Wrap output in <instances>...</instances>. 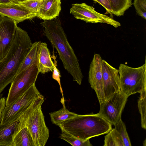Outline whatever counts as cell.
<instances>
[{
    "label": "cell",
    "instance_id": "6da1fadb",
    "mask_svg": "<svg viewBox=\"0 0 146 146\" xmlns=\"http://www.w3.org/2000/svg\"><path fill=\"white\" fill-rule=\"evenodd\" d=\"M40 24L44 29L45 36L58 52L64 68L73 77V81L81 85L83 76L78 60L68 41L60 20L57 17Z\"/></svg>",
    "mask_w": 146,
    "mask_h": 146
},
{
    "label": "cell",
    "instance_id": "7a4b0ae2",
    "mask_svg": "<svg viewBox=\"0 0 146 146\" xmlns=\"http://www.w3.org/2000/svg\"><path fill=\"white\" fill-rule=\"evenodd\" d=\"M32 44L27 32L17 26L13 42L5 56L0 61V94L16 75Z\"/></svg>",
    "mask_w": 146,
    "mask_h": 146
},
{
    "label": "cell",
    "instance_id": "3957f363",
    "mask_svg": "<svg viewBox=\"0 0 146 146\" xmlns=\"http://www.w3.org/2000/svg\"><path fill=\"white\" fill-rule=\"evenodd\" d=\"M112 125L98 113L78 114L58 126L61 130L85 140L107 134L112 129Z\"/></svg>",
    "mask_w": 146,
    "mask_h": 146
},
{
    "label": "cell",
    "instance_id": "277c9868",
    "mask_svg": "<svg viewBox=\"0 0 146 146\" xmlns=\"http://www.w3.org/2000/svg\"><path fill=\"white\" fill-rule=\"evenodd\" d=\"M44 101L42 95L35 99L19 117V122L13 134L26 127L33 139L34 146H44L49 137L41 106Z\"/></svg>",
    "mask_w": 146,
    "mask_h": 146
},
{
    "label": "cell",
    "instance_id": "5b68a950",
    "mask_svg": "<svg viewBox=\"0 0 146 146\" xmlns=\"http://www.w3.org/2000/svg\"><path fill=\"white\" fill-rule=\"evenodd\" d=\"M121 90L128 97L137 93H140L146 86V64L137 68L121 64L118 69Z\"/></svg>",
    "mask_w": 146,
    "mask_h": 146
},
{
    "label": "cell",
    "instance_id": "8992f818",
    "mask_svg": "<svg viewBox=\"0 0 146 146\" xmlns=\"http://www.w3.org/2000/svg\"><path fill=\"white\" fill-rule=\"evenodd\" d=\"M39 73L38 64H34L17 74L11 82L5 106L14 102L35 84Z\"/></svg>",
    "mask_w": 146,
    "mask_h": 146
},
{
    "label": "cell",
    "instance_id": "52a82bcc",
    "mask_svg": "<svg viewBox=\"0 0 146 146\" xmlns=\"http://www.w3.org/2000/svg\"><path fill=\"white\" fill-rule=\"evenodd\" d=\"M42 95L35 84H33L12 104L5 106L2 113L1 123L7 124L19 120V117L35 99Z\"/></svg>",
    "mask_w": 146,
    "mask_h": 146
},
{
    "label": "cell",
    "instance_id": "ba28073f",
    "mask_svg": "<svg viewBox=\"0 0 146 146\" xmlns=\"http://www.w3.org/2000/svg\"><path fill=\"white\" fill-rule=\"evenodd\" d=\"M128 97L120 90L100 104L98 113L112 125H114L121 119Z\"/></svg>",
    "mask_w": 146,
    "mask_h": 146
},
{
    "label": "cell",
    "instance_id": "9c48e42d",
    "mask_svg": "<svg viewBox=\"0 0 146 146\" xmlns=\"http://www.w3.org/2000/svg\"><path fill=\"white\" fill-rule=\"evenodd\" d=\"M70 13L76 19L84 21L86 23H104L115 28L121 26V24L112 18L96 11L92 6L85 3L72 4Z\"/></svg>",
    "mask_w": 146,
    "mask_h": 146
},
{
    "label": "cell",
    "instance_id": "30bf717a",
    "mask_svg": "<svg viewBox=\"0 0 146 146\" xmlns=\"http://www.w3.org/2000/svg\"><path fill=\"white\" fill-rule=\"evenodd\" d=\"M102 59L100 55L95 54L91 63L88 73V81L95 91L100 104L105 101L102 70Z\"/></svg>",
    "mask_w": 146,
    "mask_h": 146
},
{
    "label": "cell",
    "instance_id": "8fae6325",
    "mask_svg": "<svg viewBox=\"0 0 146 146\" xmlns=\"http://www.w3.org/2000/svg\"><path fill=\"white\" fill-rule=\"evenodd\" d=\"M102 70L105 101L121 90L118 69L102 60Z\"/></svg>",
    "mask_w": 146,
    "mask_h": 146
},
{
    "label": "cell",
    "instance_id": "7c38bea8",
    "mask_svg": "<svg viewBox=\"0 0 146 146\" xmlns=\"http://www.w3.org/2000/svg\"><path fill=\"white\" fill-rule=\"evenodd\" d=\"M17 24L6 16L0 20V61L8 52L15 39Z\"/></svg>",
    "mask_w": 146,
    "mask_h": 146
},
{
    "label": "cell",
    "instance_id": "4fadbf2b",
    "mask_svg": "<svg viewBox=\"0 0 146 146\" xmlns=\"http://www.w3.org/2000/svg\"><path fill=\"white\" fill-rule=\"evenodd\" d=\"M0 14L13 19L17 24L37 17L36 14L19 3L0 4Z\"/></svg>",
    "mask_w": 146,
    "mask_h": 146
},
{
    "label": "cell",
    "instance_id": "5bb4252c",
    "mask_svg": "<svg viewBox=\"0 0 146 146\" xmlns=\"http://www.w3.org/2000/svg\"><path fill=\"white\" fill-rule=\"evenodd\" d=\"M61 0H42L37 17L44 21L57 17L61 10Z\"/></svg>",
    "mask_w": 146,
    "mask_h": 146
},
{
    "label": "cell",
    "instance_id": "9a60e30c",
    "mask_svg": "<svg viewBox=\"0 0 146 146\" xmlns=\"http://www.w3.org/2000/svg\"><path fill=\"white\" fill-rule=\"evenodd\" d=\"M38 59L39 73L44 74L53 72L54 64L51 59L49 50L46 42H41Z\"/></svg>",
    "mask_w": 146,
    "mask_h": 146
},
{
    "label": "cell",
    "instance_id": "2e32d148",
    "mask_svg": "<svg viewBox=\"0 0 146 146\" xmlns=\"http://www.w3.org/2000/svg\"><path fill=\"white\" fill-rule=\"evenodd\" d=\"M19 122L18 120L7 124L0 123V146H14L13 135Z\"/></svg>",
    "mask_w": 146,
    "mask_h": 146
},
{
    "label": "cell",
    "instance_id": "e0dca14e",
    "mask_svg": "<svg viewBox=\"0 0 146 146\" xmlns=\"http://www.w3.org/2000/svg\"><path fill=\"white\" fill-rule=\"evenodd\" d=\"M41 42L40 41H38L32 43L30 49L21 64L17 74L33 64H38V54Z\"/></svg>",
    "mask_w": 146,
    "mask_h": 146
},
{
    "label": "cell",
    "instance_id": "ac0fdd59",
    "mask_svg": "<svg viewBox=\"0 0 146 146\" xmlns=\"http://www.w3.org/2000/svg\"><path fill=\"white\" fill-rule=\"evenodd\" d=\"M13 138L14 146H34L32 137L26 127L13 135Z\"/></svg>",
    "mask_w": 146,
    "mask_h": 146
},
{
    "label": "cell",
    "instance_id": "d6986e66",
    "mask_svg": "<svg viewBox=\"0 0 146 146\" xmlns=\"http://www.w3.org/2000/svg\"><path fill=\"white\" fill-rule=\"evenodd\" d=\"M52 123L58 126L61 122L74 117L78 114L70 111L63 105V108L59 110L49 113Z\"/></svg>",
    "mask_w": 146,
    "mask_h": 146
},
{
    "label": "cell",
    "instance_id": "ffe728a7",
    "mask_svg": "<svg viewBox=\"0 0 146 146\" xmlns=\"http://www.w3.org/2000/svg\"><path fill=\"white\" fill-rule=\"evenodd\" d=\"M112 14L117 16L123 15L125 12L131 7L132 0H109Z\"/></svg>",
    "mask_w": 146,
    "mask_h": 146
},
{
    "label": "cell",
    "instance_id": "44dd1931",
    "mask_svg": "<svg viewBox=\"0 0 146 146\" xmlns=\"http://www.w3.org/2000/svg\"><path fill=\"white\" fill-rule=\"evenodd\" d=\"M104 137V146H124L122 138L118 132L114 128Z\"/></svg>",
    "mask_w": 146,
    "mask_h": 146
},
{
    "label": "cell",
    "instance_id": "7402d4cb",
    "mask_svg": "<svg viewBox=\"0 0 146 146\" xmlns=\"http://www.w3.org/2000/svg\"><path fill=\"white\" fill-rule=\"evenodd\" d=\"M138 100V107L141 116V125L142 128L146 129V86L143 88Z\"/></svg>",
    "mask_w": 146,
    "mask_h": 146
},
{
    "label": "cell",
    "instance_id": "603a6c76",
    "mask_svg": "<svg viewBox=\"0 0 146 146\" xmlns=\"http://www.w3.org/2000/svg\"><path fill=\"white\" fill-rule=\"evenodd\" d=\"M59 138L74 146H92L89 139L83 140L76 138L66 132L61 130Z\"/></svg>",
    "mask_w": 146,
    "mask_h": 146
},
{
    "label": "cell",
    "instance_id": "cb8c5ba5",
    "mask_svg": "<svg viewBox=\"0 0 146 146\" xmlns=\"http://www.w3.org/2000/svg\"><path fill=\"white\" fill-rule=\"evenodd\" d=\"M114 128L120 134L124 146H131V143L127 132L125 125L121 119L114 125Z\"/></svg>",
    "mask_w": 146,
    "mask_h": 146
},
{
    "label": "cell",
    "instance_id": "d4e9b609",
    "mask_svg": "<svg viewBox=\"0 0 146 146\" xmlns=\"http://www.w3.org/2000/svg\"><path fill=\"white\" fill-rule=\"evenodd\" d=\"M42 1V0H25L19 1L18 2L31 12L36 14L37 15L39 10Z\"/></svg>",
    "mask_w": 146,
    "mask_h": 146
},
{
    "label": "cell",
    "instance_id": "484cf974",
    "mask_svg": "<svg viewBox=\"0 0 146 146\" xmlns=\"http://www.w3.org/2000/svg\"><path fill=\"white\" fill-rule=\"evenodd\" d=\"M133 5L137 14L146 19V0H134Z\"/></svg>",
    "mask_w": 146,
    "mask_h": 146
},
{
    "label": "cell",
    "instance_id": "4316f807",
    "mask_svg": "<svg viewBox=\"0 0 146 146\" xmlns=\"http://www.w3.org/2000/svg\"><path fill=\"white\" fill-rule=\"evenodd\" d=\"M52 58L54 60V69L52 72V78L54 79L57 81L58 83L60 86V92L62 93L63 97V94H62L63 91L62 90L60 82V78L61 77V76L60 71L56 67L57 61L56 60V57L55 56L54 54H53V53Z\"/></svg>",
    "mask_w": 146,
    "mask_h": 146
},
{
    "label": "cell",
    "instance_id": "83f0119b",
    "mask_svg": "<svg viewBox=\"0 0 146 146\" xmlns=\"http://www.w3.org/2000/svg\"><path fill=\"white\" fill-rule=\"evenodd\" d=\"M102 5L106 9L107 13L112 16V10L109 0H92Z\"/></svg>",
    "mask_w": 146,
    "mask_h": 146
},
{
    "label": "cell",
    "instance_id": "f1b7e54d",
    "mask_svg": "<svg viewBox=\"0 0 146 146\" xmlns=\"http://www.w3.org/2000/svg\"><path fill=\"white\" fill-rule=\"evenodd\" d=\"M6 99L5 98L2 97L0 99V122L1 121L2 113L6 105Z\"/></svg>",
    "mask_w": 146,
    "mask_h": 146
},
{
    "label": "cell",
    "instance_id": "f546056e",
    "mask_svg": "<svg viewBox=\"0 0 146 146\" xmlns=\"http://www.w3.org/2000/svg\"><path fill=\"white\" fill-rule=\"evenodd\" d=\"M15 0H0V4L18 3Z\"/></svg>",
    "mask_w": 146,
    "mask_h": 146
},
{
    "label": "cell",
    "instance_id": "4dcf8cb0",
    "mask_svg": "<svg viewBox=\"0 0 146 146\" xmlns=\"http://www.w3.org/2000/svg\"><path fill=\"white\" fill-rule=\"evenodd\" d=\"M4 16H5L2 15L0 14V20L2 19L4 17Z\"/></svg>",
    "mask_w": 146,
    "mask_h": 146
},
{
    "label": "cell",
    "instance_id": "1f68e13d",
    "mask_svg": "<svg viewBox=\"0 0 146 146\" xmlns=\"http://www.w3.org/2000/svg\"><path fill=\"white\" fill-rule=\"evenodd\" d=\"M3 95L2 94H0V99L2 97Z\"/></svg>",
    "mask_w": 146,
    "mask_h": 146
},
{
    "label": "cell",
    "instance_id": "d6a6232c",
    "mask_svg": "<svg viewBox=\"0 0 146 146\" xmlns=\"http://www.w3.org/2000/svg\"><path fill=\"white\" fill-rule=\"evenodd\" d=\"M15 0L17 1V2H19V1H24V0Z\"/></svg>",
    "mask_w": 146,
    "mask_h": 146
}]
</instances>
